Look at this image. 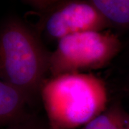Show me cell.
<instances>
[{"instance_id": "6da1fadb", "label": "cell", "mask_w": 129, "mask_h": 129, "mask_svg": "<svg viewBox=\"0 0 129 129\" xmlns=\"http://www.w3.org/2000/svg\"><path fill=\"white\" fill-rule=\"evenodd\" d=\"M40 94L50 129L83 127L107 108L106 84L91 73L51 77L45 80Z\"/></svg>"}, {"instance_id": "7a4b0ae2", "label": "cell", "mask_w": 129, "mask_h": 129, "mask_svg": "<svg viewBox=\"0 0 129 129\" xmlns=\"http://www.w3.org/2000/svg\"><path fill=\"white\" fill-rule=\"evenodd\" d=\"M51 52L40 39L18 19L10 18L0 30V74L2 80L23 90L29 100L40 93Z\"/></svg>"}, {"instance_id": "3957f363", "label": "cell", "mask_w": 129, "mask_h": 129, "mask_svg": "<svg viewBox=\"0 0 129 129\" xmlns=\"http://www.w3.org/2000/svg\"><path fill=\"white\" fill-rule=\"evenodd\" d=\"M122 47L118 37L109 31H88L73 34L57 41L51 52V77L68 73H86L106 67Z\"/></svg>"}, {"instance_id": "277c9868", "label": "cell", "mask_w": 129, "mask_h": 129, "mask_svg": "<svg viewBox=\"0 0 129 129\" xmlns=\"http://www.w3.org/2000/svg\"><path fill=\"white\" fill-rule=\"evenodd\" d=\"M42 12L40 29L47 37L59 41L73 34L103 31L111 25L86 0H57Z\"/></svg>"}, {"instance_id": "5b68a950", "label": "cell", "mask_w": 129, "mask_h": 129, "mask_svg": "<svg viewBox=\"0 0 129 129\" xmlns=\"http://www.w3.org/2000/svg\"><path fill=\"white\" fill-rule=\"evenodd\" d=\"M21 89L4 80L0 82V124L10 127L19 124L29 117L26 115L25 106L30 102Z\"/></svg>"}, {"instance_id": "8992f818", "label": "cell", "mask_w": 129, "mask_h": 129, "mask_svg": "<svg viewBox=\"0 0 129 129\" xmlns=\"http://www.w3.org/2000/svg\"><path fill=\"white\" fill-rule=\"evenodd\" d=\"M112 26L129 28V0H86Z\"/></svg>"}, {"instance_id": "52a82bcc", "label": "cell", "mask_w": 129, "mask_h": 129, "mask_svg": "<svg viewBox=\"0 0 129 129\" xmlns=\"http://www.w3.org/2000/svg\"><path fill=\"white\" fill-rule=\"evenodd\" d=\"M127 115L120 104L115 103L80 129H125Z\"/></svg>"}, {"instance_id": "ba28073f", "label": "cell", "mask_w": 129, "mask_h": 129, "mask_svg": "<svg viewBox=\"0 0 129 129\" xmlns=\"http://www.w3.org/2000/svg\"><path fill=\"white\" fill-rule=\"evenodd\" d=\"M7 129H46L38 125L32 120L31 118H29L26 120L19 123V124L7 127Z\"/></svg>"}, {"instance_id": "9c48e42d", "label": "cell", "mask_w": 129, "mask_h": 129, "mask_svg": "<svg viewBox=\"0 0 129 129\" xmlns=\"http://www.w3.org/2000/svg\"><path fill=\"white\" fill-rule=\"evenodd\" d=\"M32 7H36L41 12L45 11L57 0H26Z\"/></svg>"}, {"instance_id": "30bf717a", "label": "cell", "mask_w": 129, "mask_h": 129, "mask_svg": "<svg viewBox=\"0 0 129 129\" xmlns=\"http://www.w3.org/2000/svg\"><path fill=\"white\" fill-rule=\"evenodd\" d=\"M126 127L127 129H129V114L127 115V120H126Z\"/></svg>"}, {"instance_id": "8fae6325", "label": "cell", "mask_w": 129, "mask_h": 129, "mask_svg": "<svg viewBox=\"0 0 129 129\" xmlns=\"http://www.w3.org/2000/svg\"><path fill=\"white\" fill-rule=\"evenodd\" d=\"M125 129H127V127H126V128H125Z\"/></svg>"}]
</instances>
